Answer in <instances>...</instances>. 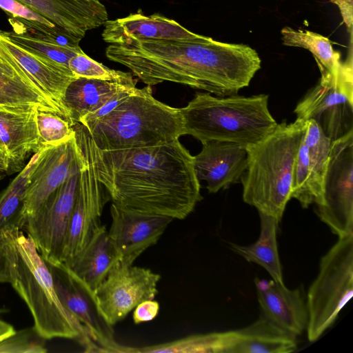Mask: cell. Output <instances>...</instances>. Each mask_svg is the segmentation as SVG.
<instances>
[{
  "label": "cell",
  "mask_w": 353,
  "mask_h": 353,
  "mask_svg": "<svg viewBox=\"0 0 353 353\" xmlns=\"http://www.w3.org/2000/svg\"><path fill=\"white\" fill-rule=\"evenodd\" d=\"M10 282L8 243L4 228L0 230V283Z\"/></svg>",
  "instance_id": "74e56055"
},
{
  "label": "cell",
  "mask_w": 353,
  "mask_h": 353,
  "mask_svg": "<svg viewBox=\"0 0 353 353\" xmlns=\"http://www.w3.org/2000/svg\"><path fill=\"white\" fill-rule=\"evenodd\" d=\"M184 134L202 143L229 141L245 148L270 134L277 122L268 108V95L219 97L198 92L180 108Z\"/></svg>",
  "instance_id": "5b68a950"
},
{
  "label": "cell",
  "mask_w": 353,
  "mask_h": 353,
  "mask_svg": "<svg viewBox=\"0 0 353 353\" xmlns=\"http://www.w3.org/2000/svg\"><path fill=\"white\" fill-rule=\"evenodd\" d=\"M0 105L52 112L68 121L65 114L43 92L1 41Z\"/></svg>",
  "instance_id": "e0dca14e"
},
{
  "label": "cell",
  "mask_w": 353,
  "mask_h": 353,
  "mask_svg": "<svg viewBox=\"0 0 353 353\" xmlns=\"http://www.w3.org/2000/svg\"><path fill=\"white\" fill-rule=\"evenodd\" d=\"M39 151L19 214L21 230L24 219L37 212L54 190L79 170L75 134L64 143Z\"/></svg>",
  "instance_id": "5bb4252c"
},
{
  "label": "cell",
  "mask_w": 353,
  "mask_h": 353,
  "mask_svg": "<svg viewBox=\"0 0 353 353\" xmlns=\"http://www.w3.org/2000/svg\"><path fill=\"white\" fill-rule=\"evenodd\" d=\"M102 32L110 44L148 40L191 39L201 35L194 33L174 20L159 14L145 16L141 11L125 17L108 20Z\"/></svg>",
  "instance_id": "ffe728a7"
},
{
  "label": "cell",
  "mask_w": 353,
  "mask_h": 353,
  "mask_svg": "<svg viewBox=\"0 0 353 353\" xmlns=\"http://www.w3.org/2000/svg\"><path fill=\"white\" fill-rule=\"evenodd\" d=\"M353 295V234L339 238L320 261L307 296V339L316 341Z\"/></svg>",
  "instance_id": "52a82bcc"
},
{
  "label": "cell",
  "mask_w": 353,
  "mask_h": 353,
  "mask_svg": "<svg viewBox=\"0 0 353 353\" xmlns=\"http://www.w3.org/2000/svg\"><path fill=\"white\" fill-rule=\"evenodd\" d=\"M281 32L284 46L303 48L312 54L321 77L337 73L343 61L340 53L334 50L328 38L310 30H296L288 26L283 28Z\"/></svg>",
  "instance_id": "f1b7e54d"
},
{
  "label": "cell",
  "mask_w": 353,
  "mask_h": 353,
  "mask_svg": "<svg viewBox=\"0 0 353 353\" xmlns=\"http://www.w3.org/2000/svg\"><path fill=\"white\" fill-rule=\"evenodd\" d=\"M39 154L40 151L34 153L18 175L0 192V230L10 224L19 227V214L25 193Z\"/></svg>",
  "instance_id": "4dcf8cb0"
},
{
  "label": "cell",
  "mask_w": 353,
  "mask_h": 353,
  "mask_svg": "<svg viewBox=\"0 0 353 353\" xmlns=\"http://www.w3.org/2000/svg\"><path fill=\"white\" fill-rule=\"evenodd\" d=\"M84 128L101 150L150 147L185 135L180 108L156 99L150 85L136 88L111 112Z\"/></svg>",
  "instance_id": "8992f818"
},
{
  "label": "cell",
  "mask_w": 353,
  "mask_h": 353,
  "mask_svg": "<svg viewBox=\"0 0 353 353\" xmlns=\"http://www.w3.org/2000/svg\"><path fill=\"white\" fill-rule=\"evenodd\" d=\"M316 214L339 238L353 234V131L332 141Z\"/></svg>",
  "instance_id": "30bf717a"
},
{
  "label": "cell",
  "mask_w": 353,
  "mask_h": 353,
  "mask_svg": "<svg viewBox=\"0 0 353 353\" xmlns=\"http://www.w3.org/2000/svg\"><path fill=\"white\" fill-rule=\"evenodd\" d=\"M16 332L12 325L0 319V342Z\"/></svg>",
  "instance_id": "ab89813d"
},
{
  "label": "cell",
  "mask_w": 353,
  "mask_h": 353,
  "mask_svg": "<svg viewBox=\"0 0 353 353\" xmlns=\"http://www.w3.org/2000/svg\"><path fill=\"white\" fill-rule=\"evenodd\" d=\"M47 264L61 302L97 343V352H116L119 343L114 339L113 327L105 321L99 311L94 291L65 263Z\"/></svg>",
  "instance_id": "4fadbf2b"
},
{
  "label": "cell",
  "mask_w": 353,
  "mask_h": 353,
  "mask_svg": "<svg viewBox=\"0 0 353 353\" xmlns=\"http://www.w3.org/2000/svg\"><path fill=\"white\" fill-rule=\"evenodd\" d=\"M4 172L0 171V181L4 177Z\"/></svg>",
  "instance_id": "b9f144b4"
},
{
  "label": "cell",
  "mask_w": 353,
  "mask_h": 353,
  "mask_svg": "<svg viewBox=\"0 0 353 353\" xmlns=\"http://www.w3.org/2000/svg\"><path fill=\"white\" fill-rule=\"evenodd\" d=\"M247 161L245 148L229 141L202 143L201 152L194 156L197 179L206 183L210 193H216L240 181Z\"/></svg>",
  "instance_id": "2e32d148"
},
{
  "label": "cell",
  "mask_w": 353,
  "mask_h": 353,
  "mask_svg": "<svg viewBox=\"0 0 353 353\" xmlns=\"http://www.w3.org/2000/svg\"><path fill=\"white\" fill-rule=\"evenodd\" d=\"M310 168V185L314 203L322 201L323 183L330 160L332 141L312 119L307 121L303 134Z\"/></svg>",
  "instance_id": "83f0119b"
},
{
  "label": "cell",
  "mask_w": 353,
  "mask_h": 353,
  "mask_svg": "<svg viewBox=\"0 0 353 353\" xmlns=\"http://www.w3.org/2000/svg\"><path fill=\"white\" fill-rule=\"evenodd\" d=\"M78 148L79 176L73 209L61 261L69 265L102 225L101 216L107 201L99 181L92 149V139L80 123L73 125Z\"/></svg>",
  "instance_id": "ba28073f"
},
{
  "label": "cell",
  "mask_w": 353,
  "mask_h": 353,
  "mask_svg": "<svg viewBox=\"0 0 353 353\" xmlns=\"http://www.w3.org/2000/svg\"><path fill=\"white\" fill-rule=\"evenodd\" d=\"M45 340L34 327L16 331L0 342V353H46Z\"/></svg>",
  "instance_id": "e575fe53"
},
{
  "label": "cell",
  "mask_w": 353,
  "mask_h": 353,
  "mask_svg": "<svg viewBox=\"0 0 353 353\" xmlns=\"http://www.w3.org/2000/svg\"><path fill=\"white\" fill-rule=\"evenodd\" d=\"M223 332L194 334L144 347L123 345V353H223Z\"/></svg>",
  "instance_id": "f546056e"
},
{
  "label": "cell",
  "mask_w": 353,
  "mask_h": 353,
  "mask_svg": "<svg viewBox=\"0 0 353 353\" xmlns=\"http://www.w3.org/2000/svg\"><path fill=\"white\" fill-rule=\"evenodd\" d=\"M92 149L98 179L121 209L182 220L202 199L194 156L179 139L117 150H101L92 139Z\"/></svg>",
  "instance_id": "6da1fadb"
},
{
  "label": "cell",
  "mask_w": 353,
  "mask_h": 353,
  "mask_svg": "<svg viewBox=\"0 0 353 353\" xmlns=\"http://www.w3.org/2000/svg\"><path fill=\"white\" fill-rule=\"evenodd\" d=\"M121 259L120 252L110 239L105 226L102 225L67 265L94 291Z\"/></svg>",
  "instance_id": "cb8c5ba5"
},
{
  "label": "cell",
  "mask_w": 353,
  "mask_h": 353,
  "mask_svg": "<svg viewBox=\"0 0 353 353\" xmlns=\"http://www.w3.org/2000/svg\"><path fill=\"white\" fill-rule=\"evenodd\" d=\"M111 225L108 235L121 254L120 263L133 265L149 247L156 244L174 221L164 216L148 215L110 206Z\"/></svg>",
  "instance_id": "9a60e30c"
},
{
  "label": "cell",
  "mask_w": 353,
  "mask_h": 353,
  "mask_svg": "<svg viewBox=\"0 0 353 353\" xmlns=\"http://www.w3.org/2000/svg\"><path fill=\"white\" fill-rule=\"evenodd\" d=\"M108 59L128 68L148 85L170 81L219 97L237 94L250 85L261 61L245 44L197 39L110 44Z\"/></svg>",
  "instance_id": "7a4b0ae2"
},
{
  "label": "cell",
  "mask_w": 353,
  "mask_h": 353,
  "mask_svg": "<svg viewBox=\"0 0 353 353\" xmlns=\"http://www.w3.org/2000/svg\"><path fill=\"white\" fill-rule=\"evenodd\" d=\"M3 228L8 243L10 283L27 305L34 329L46 340L73 339L83 347L91 338L61 302L49 267L32 239L16 224Z\"/></svg>",
  "instance_id": "3957f363"
},
{
  "label": "cell",
  "mask_w": 353,
  "mask_h": 353,
  "mask_svg": "<svg viewBox=\"0 0 353 353\" xmlns=\"http://www.w3.org/2000/svg\"><path fill=\"white\" fill-rule=\"evenodd\" d=\"M160 274L151 270L119 262L94 291L100 312L114 326L140 303L158 294Z\"/></svg>",
  "instance_id": "7c38bea8"
},
{
  "label": "cell",
  "mask_w": 353,
  "mask_h": 353,
  "mask_svg": "<svg viewBox=\"0 0 353 353\" xmlns=\"http://www.w3.org/2000/svg\"><path fill=\"white\" fill-rule=\"evenodd\" d=\"M11 31L1 32L22 48L68 67L70 59L83 52L80 46L71 48L54 43L41 33L36 32L16 18L9 19ZM69 68V67H68Z\"/></svg>",
  "instance_id": "4316f807"
},
{
  "label": "cell",
  "mask_w": 353,
  "mask_h": 353,
  "mask_svg": "<svg viewBox=\"0 0 353 353\" xmlns=\"http://www.w3.org/2000/svg\"><path fill=\"white\" fill-rule=\"evenodd\" d=\"M259 305L263 315L276 325L296 335L306 329L308 313L303 292L290 290L274 280H254Z\"/></svg>",
  "instance_id": "44dd1931"
},
{
  "label": "cell",
  "mask_w": 353,
  "mask_h": 353,
  "mask_svg": "<svg viewBox=\"0 0 353 353\" xmlns=\"http://www.w3.org/2000/svg\"><path fill=\"white\" fill-rule=\"evenodd\" d=\"M259 214L261 230L257 241L249 245H239L230 243V248L248 262L263 267L272 280L284 284L276 241L279 221L273 216Z\"/></svg>",
  "instance_id": "484cf974"
},
{
  "label": "cell",
  "mask_w": 353,
  "mask_h": 353,
  "mask_svg": "<svg viewBox=\"0 0 353 353\" xmlns=\"http://www.w3.org/2000/svg\"><path fill=\"white\" fill-rule=\"evenodd\" d=\"M134 86V80L119 81L75 77L68 84L63 98L71 125L79 123L119 91Z\"/></svg>",
  "instance_id": "d4e9b609"
},
{
  "label": "cell",
  "mask_w": 353,
  "mask_h": 353,
  "mask_svg": "<svg viewBox=\"0 0 353 353\" xmlns=\"http://www.w3.org/2000/svg\"><path fill=\"white\" fill-rule=\"evenodd\" d=\"M36 121L40 150L64 143L74 136L70 122L54 113L37 111Z\"/></svg>",
  "instance_id": "1f68e13d"
},
{
  "label": "cell",
  "mask_w": 353,
  "mask_h": 353,
  "mask_svg": "<svg viewBox=\"0 0 353 353\" xmlns=\"http://www.w3.org/2000/svg\"><path fill=\"white\" fill-rule=\"evenodd\" d=\"M37 111L0 105V148L7 157L8 174L21 171L27 156L40 150Z\"/></svg>",
  "instance_id": "d6986e66"
},
{
  "label": "cell",
  "mask_w": 353,
  "mask_h": 353,
  "mask_svg": "<svg viewBox=\"0 0 353 353\" xmlns=\"http://www.w3.org/2000/svg\"><path fill=\"white\" fill-rule=\"evenodd\" d=\"M307 125L298 119L283 122L245 148L247 168L240 179L243 201L279 222L291 199L293 165Z\"/></svg>",
  "instance_id": "277c9868"
},
{
  "label": "cell",
  "mask_w": 353,
  "mask_h": 353,
  "mask_svg": "<svg viewBox=\"0 0 353 353\" xmlns=\"http://www.w3.org/2000/svg\"><path fill=\"white\" fill-rule=\"evenodd\" d=\"M68 67L77 77L119 81L134 80L130 72L110 69L88 57L83 51L70 59Z\"/></svg>",
  "instance_id": "d6a6232c"
},
{
  "label": "cell",
  "mask_w": 353,
  "mask_h": 353,
  "mask_svg": "<svg viewBox=\"0 0 353 353\" xmlns=\"http://www.w3.org/2000/svg\"><path fill=\"white\" fill-rule=\"evenodd\" d=\"M296 346V335L264 315L245 327L223 332V353H289Z\"/></svg>",
  "instance_id": "7402d4cb"
},
{
  "label": "cell",
  "mask_w": 353,
  "mask_h": 353,
  "mask_svg": "<svg viewBox=\"0 0 353 353\" xmlns=\"http://www.w3.org/2000/svg\"><path fill=\"white\" fill-rule=\"evenodd\" d=\"M78 176L79 172L70 176L22 223L21 230L32 239L39 254L48 264L62 262Z\"/></svg>",
  "instance_id": "8fae6325"
},
{
  "label": "cell",
  "mask_w": 353,
  "mask_h": 353,
  "mask_svg": "<svg viewBox=\"0 0 353 353\" xmlns=\"http://www.w3.org/2000/svg\"><path fill=\"white\" fill-rule=\"evenodd\" d=\"M336 4L341 11L343 21L352 31V0H331Z\"/></svg>",
  "instance_id": "f35d334b"
},
{
  "label": "cell",
  "mask_w": 353,
  "mask_h": 353,
  "mask_svg": "<svg viewBox=\"0 0 353 353\" xmlns=\"http://www.w3.org/2000/svg\"><path fill=\"white\" fill-rule=\"evenodd\" d=\"M0 41L43 92L65 114L70 123L63 98L68 84L77 77L70 68L22 48L5 36L1 30Z\"/></svg>",
  "instance_id": "603a6c76"
},
{
  "label": "cell",
  "mask_w": 353,
  "mask_h": 353,
  "mask_svg": "<svg viewBox=\"0 0 353 353\" xmlns=\"http://www.w3.org/2000/svg\"><path fill=\"white\" fill-rule=\"evenodd\" d=\"M17 1L81 40L88 30L99 28L108 20L106 8L99 0Z\"/></svg>",
  "instance_id": "ac0fdd59"
},
{
  "label": "cell",
  "mask_w": 353,
  "mask_h": 353,
  "mask_svg": "<svg viewBox=\"0 0 353 353\" xmlns=\"http://www.w3.org/2000/svg\"><path fill=\"white\" fill-rule=\"evenodd\" d=\"M303 134L293 165L290 196L291 199L298 200L302 208H307L314 203V198L310 185L309 161Z\"/></svg>",
  "instance_id": "836d02e7"
},
{
  "label": "cell",
  "mask_w": 353,
  "mask_h": 353,
  "mask_svg": "<svg viewBox=\"0 0 353 353\" xmlns=\"http://www.w3.org/2000/svg\"><path fill=\"white\" fill-rule=\"evenodd\" d=\"M352 69L350 52L337 73L321 77L294 111L298 120H314L332 141L353 131Z\"/></svg>",
  "instance_id": "9c48e42d"
},
{
  "label": "cell",
  "mask_w": 353,
  "mask_h": 353,
  "mask_svg": "<svg viewBox=\"0 0 353 353\" xmlns=\"http://www.w3.org/2000/svg\"><path fill=\"white\" fill-rule=\"evenodd\" d=\"M136 88V86L130 87L119 91L99 109L85 116L79 123L85 127L104 117L125 100Z\"/></svg>",
  "instance_id": "d590c367"
},
{
  "label": "cell",
  "mask_w": 353,
  "mask_h": 353,
  "mask_svg": "<svg viewBox=\"0 0 353 353\" xmlns=\"http://www.w3.org/2000/svg\"><path fill=\"white\" fill-rule=\"evenodd\" d=\"M159 304L153 300H146L138 304L134 309L132 315L135 324L153 320L159 314Z\"/></svg>",
  "instance_id": "8d00e7d4"
},
{
  "label": "cell",
  "mask_w": 353,
  "mask_h": 353,
  "mask_svg": "<svg viewBox=\"0 0 353 353\" xmlns=\"http://www.w3.org/2000/svg\"><path fill=\"white\" fill-rule=\"evenodd\" d=\"M8 170V160L3 150L0 148V171L6 172Z\"/></svg>",
  "instance_id": "60d3db41"
}]
</instances>
